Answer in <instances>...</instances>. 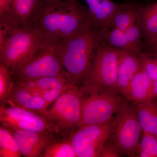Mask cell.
I'll return each instance as SVG.
<instances>
[{
	"instance_id": "6da1fadb",
	"label": "cell",
	"mask_w": 157,
	"mask_h": 157,
	"mask_svg": "<svg viewBox=\"0 0 157 157\" xmlns=\"http://www.w3.org/2000/svg\"><path fill=\"white\" fill-rule=\"evenodd\" d=\"M90 25L88 9L76 0H42L34 27L44 41L57 43Z\"/></svg>"
},
{
	"instance_id": "7a4b0ae2",
	"label": "cell",
	"mask_w": 157,
	"mask_h": 157,
	"mask_svg": "<svg viewBox=\"0 0 157 157\" xmlns=\"http://www.w3.org/2000/svg\"><path fill=\"white\" fill-rule=\"evenodd\" d=\"M105 29L90 25L58 42L57 51L62 66L74 84L83 83L98 47L105 40Z\"/></svg>"
},
{
	"instance_id": "3957f363",
	"label": "cell",
	"mask_w": 157,
	"mask_h": 157,
	"mask_svg": "<svg viewBox=\"0 0 157 157\" xmlns=\"http://www.w3.org/2000/svg\"><path fill=\"white\" fill-rule=\"evenodd\" d=\"M44 40L35 27L7 29L0 26V59L11 73L30 58Z\"/></svg>"
},
{
	"instance_id": "277c9868",
	"label": "cell",
	"mask_w": 157,
	"mask_h": 157,
	"mask_svg": "<svg viewBox=\"0 0 157 157\" xmlns=\"http://www.w3.org/2000/svg\"><path fill=\"white\" fill-rule=\"evenodd\" d=\"M120 52L105 40L100 44L82 83L84 92L109 91L118 93L117 81Z\"/></svg>"
},
{
	"instance_id": "5b68a950",
	"label": "cell",
	"mask_w": 157,
	"mask_h": 157,
	"mask_svg": "<svg viewBox=\"0 0 157 157\" xmlns=\"http://www.w3.org/2000/svg\"><path fill=\"white\" fill-rule=\"evenodd\" d=\"M142 133L135 107L125 99L114 115V124L109 139L119 156L136 157Z\"/></svg>"
},
{
	"instance_id": "8992f818",
	"label": "cell",
	"mask_w": 157,
	"mask_h": 157,
	"mask_svg": "<svg viewBox=\"0 0 157 157\" xmlns=\"http://www.w3.org/2000/svg\"><path fill=\"white\" fill-rule=\"evenodd\" d=\"M57 43L44 41L27 61L11 73L13 79L20 82L42 77L67 76L58 54Z\"/></svg>"
},
{
	"instance_id": "52a82bcc",
	"label": "cell",
	"mask_w": 157,
	"mask_h": 157,
	"mask_svg": "<svg viewBox=\"0 0 157 157\" xmlns=\"http://www.w3.org/2000/svg\"><path fill=\"white\" fill-rule=\"evenodd\" d=\"M84 91L73 84L56 99L49 110L40 114L45 117L59 131L78 126L81 119Z\"/></svg>"
},
{
	"instance_id": "ba28073f",
	"label": "cell",
	"mask_w": 157,
	"mask_h": 157,
	"mask_svg": "<svg viewBox=\"0 0 157 157\" xmlns=\"http://www.w3.org/2000/svg\"><path fill=\"white\" fill-rule=\"evenodd\" d=\"M88 93L89 97H84L78 128L108 121L114 116L125 99L119 95L118 93L109 91Z\"/></svg>"
},
{
	"instance_id": "9c48e42d",
	"label": "cell",
	"mask_w": 157,
	"mask_h": 157,
	"mask_svg": "<svg viewBox=\"0 0 157 157\" xmlns=\"http://www.w3.org/2000/svg\"><path fill=\"white\" fill-rule=\"evenodd\" d=\"M114 121V116L103 124L80 127L69 140L77 157L99 156L109 140Z\"/></svg>"
},
{
	"instance_id": "30bf717a",
	"label": "cell",
	"mask_w": 157,
	"mask_h": 157,
	"mask_svg": "<svg viewBox=\"0 0 157 157\" xmlns=\"http://www.w3.org/2000/svg\"><path fill=\"white\" fill-rule=\"evenodd\" d=\"M0 122L2 125L13 128L39 132H58L56 127L45 117L35 111L10 106L0 107Z\"/></svg>"
},
{
	"instance_id": "8fae6325",
	"label": "cell",
	"mask_w": 157,
	"mask_h": 157,
	"mask_svg": "<svg viewBox=\"0 0 157 157\" xmlns=\"http://www.w3.org/2000/svg\"><path fill=\"white\" fill-rule=\"evenodd\" d=\"M42 0H11L9 11L0 17L7 29L34 27Z\"/></svg>"
},
{
	"instance_id": "7c38bea8",
	"label": "cell",
	"mask_w": 157,
	"mask_h": 157,
	"mask_svg": "<svg viewBox=\"0 0 157 157\" xmlns=\"http://www.w3.org/2000/svg\"><path fill=\"white\" fill-rule=\"evenodd\" d=\"M9 128L14 135L21 152L24 157H43L46 148L54 142L51 132Z\"/></svg>"
},
{
	"instance_id": "4fadbf2b",
	"label": "cell",
	"mask_w": 157,
	"mask_h": 157,
	"mask_svg": "<svg viewBox=\"0 0 157 157\" xmlns=\"http://www.w3.org/2000/svg\"><path fill=\"white\" fill-rule=\"evenodd\" d=\"M142 67L138 54L120 51L117 72V90L125 98L130 84L137 72Z\"/></svg>"
},
{
	"instance_id": "5bb4252c",
	"label": "cell",
	"mask_w": 157,
	"mask_h": 157,
	"mask_svg": "<svg viewBox=\"0 0 157 157\" xmlns=\"http://www.w3.org/2000/svg\"><path fill=\"white\" fill-rule=\"evenodd\" d=\"M88 6L90 20L94 27L98 29L110 27L113 17L123 4H117L111 0H85Z\"/></svg>"
},
{
	"instance_id": "9a60e30c",
	"label": "cell",
	"mask_w": 157,
	"mask_h": 157,
	"mask_svg": "<svg viewBox=\"0 0 157 157\" xmlns=\"http://www.w3.org/2000/svg\"><path fill=\"white\" fill-rule=\"evenodd\" d=\"M137 16L143 39V51L151 46L157 35V2L137 5Z\"/></svg>"
},
{
	"instance_id": "2e32d148",
	"label": "cell",
	"mask_w": 157,
	"mask_h": 157,
	"mask_svg": "<svg viewBox=\"0 0 157 157\" xmlns=\"http://www.w3.org/2000/svg\"><path fill=\"white\" fill-rule=\"evenodd\" d=\"M6 102L11 106L36 111L41 113L46 109L43 98L34 95L30 90L18 82H14Z\"/></svg>"
},
{
	"instance_id": "e0dca14e",
	"label": "cell",
	"mask_w": 157,
	"mask_h": 157,
	"mask_svg": "<svg viewBox=\"0 0 157 157\" xmlns=\"http://www.w3.org/2000/svg\"><path fill=\"white\" fill-rule=\"evenodd\" d=\"M154 82L142 67L133 78L125 99L131 103H138L156 97L154 93Z\"/></svg>"
},
{
	"instance_id": "ac0fdd59",
	"label": "cell",
	"mask_w": 157,
	"mask_h": 157,
	"mask_svg": "<svg viewBox=\"0 0 157 157\" xmlns=\"http://www.w3.org/2000/svg\"><path fill=\"white\" fill-rule=\"evenodd\" d=\"M132 103L136 109L143 131L156 136L157 97L148 101Z\"/></svg>"
},
{
	"instance_id": "d6986e66",
	"label": "cell",
	"mask_w": 157,
	"mask_h": 157,
	"mask_svg": "<svg viewBox=\"0 0 157 157\" xmlns=\"http://www.w3.org/2000/svg\"><path fill=\"white\" fill-rule=\"evenodd\" d=\"M16 82L35 92L59 89L74 84L67 76L42 77L29 81Z\"/></svg>"
},
{
	"instance_id": "ffe728a7",
	"label": "cell",
	"mask_w": 157,
	"mask_h": 157,
	"mask_svg": "<svg viewBox=\"0 0 157 157\" xmlns=\"http://www.w3.org/2000/svg\"><path fill=\"white\" fill-rule=\"evenodd\" d=\"M137 6L129 2L123 4L113 17L110 27L125 32L134 25L137 21Z\"/></svg>"
},
{
	"instance_id": "44dd1931",
	"label": "cell",
	"mask_w": 157,
	"mask_h": 157,
	"mask_svg": "<svg viewBox=\"0 0 157 157\" xmlns=\"http://www.w3.org/2000/svg\"><path fill=\"white\" fill-rule=\"evenodd\" d=\"M21 154L14 135L9 128H0V157H20Z\"/></svg>"
},
{
	"instance_id": "7402d4cb",
	"label": "cell",
	"mask_w": 157,
	"mask_h": 157,
	"mask_svg": "<svg viewBox=\"0 0 157 157\" xmlns=\"http://www.w3.org/2000/svg\"><path fill=\"white\" fill-rule=\"evenodd\" d=\"M105 39L108 45L117 50L133 52L124 31L114 27L107 28Z\"/></svg>"
},
{
	"instance_id": "603a6c76",
	"label": "cell",
	"mask_w": 157,
	"mask_h": 157,
	"mask_svg": "<svg viewBox=\"0 0 157 157\" xmlns=\"http://www.w3.org/2000/svg\"><path fill=\"white\" fill-rule=\"evenodd\" d=\"M136 157H157V139L155 135L143 131Z\"/></svg>"
},
{
	"instance_id": "cb8c5ba5",
	"label": "cell",
	"mask_w": 157,
	"mask_h": 157,
	"mask_svg": "<svg viewBox=\"0 0 157 157\" xmlns=\"http://www.w3.org/2000/svg\"><path fill=\"white\" fill-rule=\"evenodd\" d=\"M44 157H76L70 140L56 142L54 141L46 148Z\"/></svg>"
},
{
	"instance_id": "d4e9b609",
	"label": "cell",
	"mask_w": 157,
	"mask_h": 157,
	"mask_svg": "<svg viewBox=\"0 0 157 157\" xmlns=\"http://www.w3.org/2000/svg\"><path fill=\"white\" fill-rule=\"evenodd\" d=\"M14 82L12 73L9 68L0 64V101L1 103L6 102L14 86Z\"/></svg>"
},
{
	"instance_id": "484cf974",
	"label": "cell",
	"mask_w": 157,
	"mask_h": 157,
	"mask_svg": "<svg viewBox=\"0 0 157 157\" xmlns=\"http://www.w3.org/2000/svg\"><path fill=\"white\" fill-rule=\"evenodd\" d=\"M125 32L133 52L138 54L143 51L142 33L137 21Z\"/></svg>"
},
{
	"instance_id": "4316f807",
	"label": "cell",
	"mask_w": 157,
	"mask_h": 157,
	"mask_svg": "<svg viewBox=\"0 0 157 157\" xmlns=\"http://www.w3.org/2000/svg\"><path fill=\"white\" fill-rule=\"evenodd\" d=\"M144 69L154 81L157 80V56L147 51L138 53Z\"/></svg>"
},
{
	"instance_id": "83f0119b",
	"label": "cell",
	"mask_w": 157,
	"mask_h": 157,
	"mask_svg": "<svg viewBox=\"0 0 157 157\" xmlns=\"http://www.w3.org/2000/svg\"><path fill=\"white\" fill-rule=\"evenodd\" d=\"M73 84H72L70 86L59 89L39 92H32V91H31L35 95L39 96L44 99L46 103V107L47 109V107L50 104H51L53 101H55L63 93H64Z\"/></svg>"
},
{
	"instance_id": "f1b7e54d",
	"label": "cell",
	"mask_w": 157,
	"mask_h": 157,
	"mask_svg": "<svg viewBox=\"0 0 157 157\" xmlns=\"http://www.w3.org/2000/svg\"><path fill=\"white\" fill-rule=\"evenodd\" d=\"M100 157H120L116 149L109 140L104 145V148L99 155Z\"/></svg>"
},
{
	"instance_id": "f546056e",
	"label": "cell",
	"mask_w": 157,
	"mask_h": 157,
	"mask_svg": "<svg viewBox=\"0 0 157 157\" xmlns=\"http://www.w3.org/2000/svg\"><path fill=\"white\" fill-rule=\"evenodd\" d=\"M11 0H0V17L8 12L10 8Z\"/></svg>"
},
{
	"instance_id": "4dcf8cb0",
	"label": "cell",
	"mask_w": 157,
	"mask_h": 157,
	"mask_svg": "<svg viewBox=\"0 0 157 157\" xmlns=\"http://www.w3.org/2000/svg\"><path fill=\"white\" fill-rule=\"evenodd\" d=\"M143 51H147L157 56V35L154 42L150 47Z\"/></svg>"
},
{
	"instance_id": "1f68e13d",
	"label": "cell",
	"mask_w": 157,
	"mask_h": 157,
	"mask_svg": "<svg viewBox=\"0 0 157 157\" xmlns=\"http://www.w3.org/2000/svg\"><path fill=\"white\" fill-rule=\"evenodd\" d=\"M154 93L155 97H157V80L155 81L154 86Z\"/></svg>"
},
{
	"instance_id": "d6a6232c",
	"label": "cell",
	"mask_w": 157,
	"mask_h": 157,
	"mask_svg": "<svg viewBox=\"0 0 157 157\" xmlns=\"http://www.w3.org/2000/svg\"><path fill=\"white\" fill-rule=\"evenodd\" d=\"M156 137H157V134L156 136Z\"/></svg>"
},
{
	"instance_id": "836d02e7",
	"label": "cell",
	"mask_w": 157,
	"mask_h": 157,
	"mask_svg": "<svg viewBox=\"0 0 157 157\" xmlns=\"http://www.w3.org/2000/svg\"><path fill=\"white\" fill-rule=\"evenodd\" d=\"M70 1H74V0H70Z\"/></svg>"
}]
</instances>
